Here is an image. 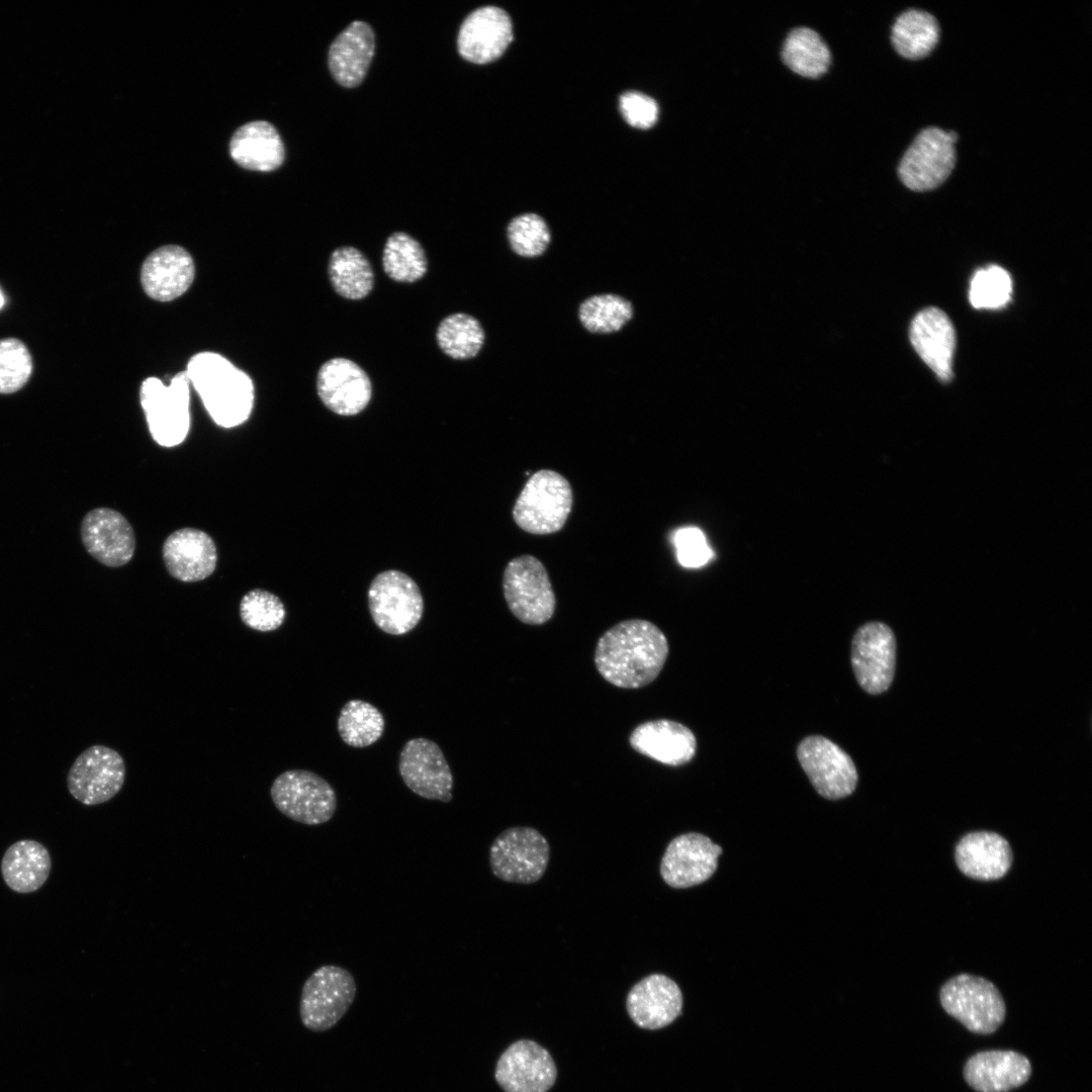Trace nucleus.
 <instances>
[{
    "label": "nucleus",
    "instance_id": "obj_26",
    "mask_svg": "<svg viewBox=\"0 0 1092 1092\" xmlns=\"http://www.w3.org/2000/svg\"><path fill=\"white\" fill-rule=\"evenodd\" d=\"M631 747L666 765H682L696 753L694 733L685 725L666 719L644 722L629 737Z\"/></svg>",
    "mask_w": 1092,
    "mask_h": 1092
},
{
    "label": "nucleus",
    "instance_id": "obj_36",
    "mask_svg": "<svg viewBox=\"0 0 1092 1092\" xmlns=\"http://www.w3.org/2000/svg\"><path fill=\"white\" fill-rule=\"evenodd\" d=\"M385 721L382 713L372 704L348 701L338 718L341 739L352 747L362 748L375 743L382 736Z\"/></svg>",
    "mask_w": 1092,
    "mask_h": 1092
},
{
    "label": "nucleus",
    "instance_id": "obj_12",
    "mask_svg": "<svg viewBox=\"0 0 1092 1092\" xmlns=\"http://www.w3.org/2000/svg\"><path fill=\"white\" fill-rule=\"evenodd\" d=\"M954 165V144L948 132L930 126L922 129L909 146L899 164L898 175L910 190L925 192L940 186Z\"/></svg>",
    "mask_w": 1092,
    "mask_h": 1092
},
{
    "label": "nucleus",
    "instance_id": "obj_8",
    "mask_svg": "<svg viewBox=\"0 0 1092 1092\" xmlns=\"http://www.w3.org/2000/svg\"><path fill=\"white\" fill-rule=\"evenodd\" d=\"M353 975L333 965L316 969L304 982L299 1015L302 1024L312 1031L332 1028L348 1011L356 996Z\"/></svg>",
    "mask_w": 1092,
    "mask_h": 1092
},
{
    "label": "nucleus",
    "instance_id": "obj_44",
    "mask_svg": "<svg viewBox=\"0 0 1092 1092\" xmlns=\"http://www.w3.org/2000/svg\"><path fill=\"white\" fill-rule=\"evenodd\" d=\"M3 303H4V298H3V295H2V293L0 291V308L2 307Z\"/></svg>",
    "mask_w": 1092,
    "mask_h": 1092
},
{
    "label": "nucleus",
    "instance_id": "obj_19",
    "mask_svg": "<svg viewBox=\"0 0 1092 1092\" xmlns=\"http://www.w3.org/2000/svg\"><path fill=\"white\" fill-rule=\"evenodd\" d=\"M316 391L331 412L351 417L361 413L370 402L372 384L368 374L357 363L337 357L320 367Z\"/></svg>",
    "mask_w": 1092,
    "mask_h": 1092
},
{
    "label": "nucleus",
    "instance_id": "obj_22",
    "mask_svg": "<svg viewBox=\"0 0 1092 1092\" xmlns=\"http://www.w3.org/2000/svg\"><path fill=\"white\" fill-rule=\"evenodd\" d=\"M166 569L183 582L200 581L210 576L217 563L213 539L196 528H181L172 532L162 547Z\"/></svg>",
    "mask_w": 1092,
    "mask_h": 1092
},
{
    "label": "nucleus",
    "instance_id": "obj_43",
    "mask_svg": "<svg viewBox=\"0 0 1092 1092\" xmlns=\"http://www.w3.org/2000/svg\"><path fill=\"white\" fill-rule=\"evenodd\" d=\"M620 109L626 121L638 128L651 127L658 116L655 100L639 92L623 94L620 97Z\"/></svg>",
    "mask_w": 1092,
    "mask_h": 1092
},
{
    "label": "nucleus",
    "instance_id": "obj_35",
    "mask_svg": "<svg viewBox=\"0 0 1092 1092\" xmlns=\"http://www.w3.org/2000/svg\"><path fill=\"white\" fill-rule=\"evenodd\" d=\"M439 348L450 358L467 360L474 358L483 347L485 334L474 316L457 312L444 317L436 332Z\"/></svg>",
    "mask_w": 1092,
    "mask_h": 1092
},
{
    "label": "nucleus",
    "instance_id": "obj_23",
    "mask_svg": "<svg viewBox=\"0 0 1092 1092\" xmlns=\"http://www.w3.org/2000/svg\"><path fill=\"white\" fill-rule=\"evenodd\" d=\"M1031 1072L1028 1058L1010 1050L978 1052L963 1068L966 1083L976 1092H1009L1025 1084Z\"/></svg>",
    "mask_w": 1092,
    "mask_h": 1092
},
{
    "label": "nucleus",
    "instance_id": "obj_15",
    "mask_svg": "<svg viewBox=\"0 0 1092 1092\" xmlns=\"http://www.w3.org/2000/svg\"><path fill=\"white\" fill-rule=\"evenodd\" d=\"M896 663V640L892 630L880 622L862 625L851 643V665L859 686L878 695L892 684Z\"/></svg>",
    "mask_w": 1092,
    "mask_h": 1092
},
{
    "label": "nucleus",
    "instance_id": "obj_41",
    "mask_svg": "<svg viewBox=\"0 0 1092 1092\" xmlns=\"http://www.w3.org/2000/svg\"><path fill=\"white\" fill-rule=\"evenodd\" d=\"M507 234L512 250L524 258L541 256L551 240L547 223L535 213H525L513 218Z\"/></svg>",
    "mask_w": 1092,
    "mask_h": 1092
},
{
    "label": "nucleus",
    "instance_id": "obj_32",
    "mask_svg": "<svg viewBox=\"0 0 1092 1092\" xmlns=\"http://www.w3.org/2000/svg\"><path fill=\"white\" fill-rule=\"evenodd\" d=\"M939 25L930 13L919 9L902 12L892 26L891 40L903 58L919 60L928 56L939 39Z\"/></svg>",
    "mask_w": 1092,
    "mask_h": 1092
},
{
    "label": "nucleus",
    "instance_id": "obj_21",
    "mask_svg": "<svg viewBox=\"0 0 1092 1092\" xmlns=\"http://www.w3.org/2000/svg\"><path fill=\"white\" fill-rule=\"evenodd\" d=\"M626 1009L631 1020L640 1028L660 1029L681 1014L682 994L669 977L651 974L630 989Z\"/></svg>",
    "mask_w": 1092,
    "mask_h": 1092
},
{
    "label": "nucleus",
    "instance_id": "obj_33",
    "mask_svg": "<svg viewBox=\"0 0 1092 1092\" xmlns=\"http://www.w3.org/2000/svg\"><path fill=\"white\" fill-rule=\"evenodd\" d=\"M782 59L793 72L807 78H818L828 70L831 54L815 30L798 27L787 36Z\"/></svg>",
    "mask_w": 1092,
    "mask_h": 1092
},
{
    "label": "nucleus",
    "instance_id": "obj_20",
    "mask_svg": "<svg viewBox=\"0 0 1092 1092\" xmlns=\"http://www.w3.org/2000/svg\"><path fill=\"white\" fill-rule=\"evenodd\" d=\"M512 40L508 13L495 6H484L471 12L461 24L457 48L463 59L486 64L498 59Z\"/></svg>",
    "mask_w": 1092,
    "mask_h": 1092
},
{
    "label": "nucleus",
    "instance_id": "obj_4",
    "mask_svg": "<svg viewBox=\"0 0 1092 1092\" xmlns=\"http://www.w3.org/2000/svg\"><path fill=\"white\" fill-rule=\"evenodd\" d=\"M939 1001L944 1011L969 1031L988 1035L999 1029L1006 1015L1004 999L987 979L959 974L940 988Z\"/></svg>",
    "mask_w": 1092,
    "mask_h": 1092
},
{
    "label": "nucleus",
    "instance_id": "obj_40",
    "mask_svg": "<svg viewBox=\"0 0 1092 1092\" xmlns=\"http://www.w3.org/2000/svg\"><path fill=\"white\" fill-rule=\"evenodd\" d=\"M33 370L32 357L23 342L16 338L0 340V394L20 390Z\"/></svg>",
    "mask_w": 1092,
    "mask_h": 1092
},
{
    "label": "nucleus",
    "instance_id": "obj_34",
    "mask_svg": "<svg viewBox=\"0 0 1092 1092\" xmlns=\"http://www.w3.org/2000/svg\"><path fill=\"white\" fill-rule=\"evenodd\" d=\"M382 268L393 281L413 283L427 273L428 260L421 243L406 233L396 232L385 242Z\"/></svg>",
    "mask_w": 1092,
    "mask_h": 1092
},
{
    "label": "nucleus",
    "instance_id": "obj_31",
    "mask_svg": "<svg viewBox=\"0 0 1092 1092\" xmlns=\"http://www.w3.org/2000/svg\"><path fill=\"white\" fill-rule=\"evenodd\" d=\"M328 273L334 290L346 299H363L373 289L372 266L366 256L354 247L343 246L334 250Z\"/></svg>",
    "mask_w": 1092,
    "mask_h": 1092
},
{
    "label": "nucleus",
    "instance_id": "obj_3",
    "mask_svg": "<svg viewBox=\"0 0 1092 1092\" xmlns=\"http://www.w3.org/2000/svg\"><path fill=\"white\" fill-rule=\"evenodd\" d=\"M572 504L569 481L554 470L541 469L525 483L513 508V518L528 533L552 534L563 528Z\"/></svg>",
    "mask_w": 1092,
    "mask_h": 1092
},
{
    "label": "nucleus",
    "instance_id": "obj_17",
    "mask_svg": "<svg viewBox=\"0 0 1092 1092\" xmlns=\"http://www.w3.org/2000/svg\"><path fill=\"white\" fill-rule=\"evenodd\" d=\"M80 534L86 551L105 566H122L134 554V531L116 510L101 507L89 511L81 521Z\"/></svg>",
    "mask_w": 1092,
    "mask_h": 1092
},
{
    "label": "nucleus",
    "instance_id": "obj_30",
    "mask_svg": "<svg viewBox=\"0 0 1092 1092\" xmlns=\"http://www.w3.org/2000/svg\"><path fill=\"white\" fill-rule=\"evenodd\" d=\"M0 867L5 884L16 893L26 894L38 890L47 882L52 859L41 843L23 839L6 849Z\"/></svg>",
    "mask_w": 1092,
    "mask_h": 1092
},
{
    "label": "nucleus",
    "instance_id": "obj_10",
    "mask_svg": "<svg viewBox=\"0 0 1092 1092\" xmlns=\"http://www.w3.org/2000/svg\"><path fill=\"white\" fill-rule=\"evenodd\" d=\"M549 856L548 841L538 830L526 826L510 827L492 841L489 864L499 880L527 885L542 878Z\"/></svg>",
    "mask_w": 1092,
    "mask_h": 1092
},
{
    "label": "nucleus",
    "instance_id": "obj_29",
    "mask_svg": "<svg viewBox=\"0 0 1092 1092\" xmlns=\"http://www.w3.org/2000/svg\"><path fill=\"white\" fill-rule=\"evenodd\" d=\"M230 153L241 167L261 172L277 169L284 161V146L276 128L264 120L239 127L230 142Z\"/></svg>",
    "mask_w": 1092,
    "mask_h": 1092
},
{
    "label": "nucleus",
    "instance_id": "obj_38",
    "mask_svg": "<svg viewBox=\"0 0 1092 1092\" xmlns=\"http://www.w3.org/2000/svg\"><path fill=\"white\" fill-rule=\"evenodd\" d=\"M239 613L244 625L259 632L277 630L286 617L285 606L280 598L262 588L251 589L243 596Z\"/></svg>",
    "mask_w": 1092,
    "mask_h": 1092
},
{
    "label": "nucleus",
    "instance_id": "obj_24",
    "mask_svg": "<svg viewBox=\"0 0 1092 1092\" xmlns=\"http://www.w3.org/2000/svg\"><path fill=\"white\" fill-rule=\"evenodd\" d=\"M195 274L191 255L181 246L166 245L144 261L141 282L146 294L158 301H170L188 290Z\"/></svg>",
    "mask_w": 1092,
    "mask_h": 1092
},
{
    "label": "nucleus",
    "instance_id": "obj_11",
    "mask_svg": "<svg viewBox=\"0 0 1092 1092\" xmlns=\"http://www.w3.org/2000/svg\"><path fill=\"white\" fill-rule=\"evenodd\" d=\"M126 774L119 752L102 744L83 750L67 774L71 796L83 805L94 806L111 800L121 790Z\"/></svg>",
    "mask_w": 1092,
    "mask_h": 1092
},
{
    "label": "nucleus",
    "instance_id": "obj_1",
    "mask_svg": "<svg viewBox=\"0 0 1092 1092\" xmlns=\"http://www.w3.org/2000/svg\"><path fill=\"white\" fill-rule=\"evenodd\" d=\"M667 655L663 632L649 621L632 619L614 625L600 637L595 664L613 686L639 689L658 676Z\"/></svg>",
    "mask_w": 1092,
    "mask_h": 1092
},
{
    "label": "nucleus",
    "instance_id": "obj_42",
    "mask_svg": "<svg viewBox=\"0 0 1092 1092\" xmlns=\"http://www.w3.org/2000/svg\"><path fill=\"white\" fill-rule=\"evenodd\" d=\"M673 543L678 562L685 567H700L712 556L704 533L696 527H685L676 531Z\"/></svg>",
    "mask_w": 1092,
    "mask_h": 1092
},
{
    "label": "nucleus",
    "instance_id": "obj_7",
    "mask_svg": "<svg viewBox=\"0 0 1092 1092\" xmlns=\"http://www.w3.org/2000/svg\"><path fill=\"white\" fill-rule=\"evenodd\" d=\"M368 608L375 625L390 635H403L421 621L424 600L406 573L389 569L378 573L368 589Z\"/></svg>",
    "mask_w": 1092,
    "mask_h": 1092
},
{
    "label": "nucleus",
    "instance_id": "obj_14",
    "mask_svg": "<svg viewBox=\"0 0 1092 1092\" xmlns=\"http://www.w3.org/2000/svg\"><path fill=\"white\" fill-rule=\"evenodd\" d=\"M399 775L416 795L449 803L453 799V776L440 746L424 737L404 743L398 761Z\"/></svg>",
    "mask_w": 1092,
    "mask_h": 1092
},
{
    "label": "nucleus",
    "instance_id": "obj_13",
    "mask_svg": "<svg viewBox=\"0 0 1092 1092\" xmlns=\"http://www.w3.org/2000/svg\"><path fill=\"white\" fill-rule=\"evenodd\" d=\"M797 756L822 797L837 800L855 790L856 767L851 757L831 740L820 735L806 737L798 746Z\"/></svg>",
    "mask_w": 1092,
    "mask_h": 1092
},
{
    "label": "nucleus",
    "instance_id": "obj_6",
    "mask_svg": "<svg viewBox=\"0 0 1092 1092\" xmlns=\"http://www.w3.org/2000/svg\"><path fill=\"white\" fill-rule=\"evenodd\" d=\"M503 588L510 611L521 622L542 625L552 618L556 598L538 558L528 554L513 558L504 571Z\"/></svg>",
    "mask_w": 1092,
    "mask_h": 1092
},
{
    "label": "nucleus",
    "instance_id": "obj_9",
    "mask_svg": "<svg viewBox=\"0 0 1092 1092\" xmlns=\"http://www.w3.org/2000/svg\"><path fill=\"white\" fill-rule=\"evenodd\" d=\"M270 797L286 817L305 825L328 822L337 809L333 787L321 776L306 769H288L272 783Z\"/></svg>",
    "mask_w": 1092,
    "mask_h": 1092
},
{
    "label": "nucleus",
    "instance_id": "obj_16",
    "mask_svg": "<svg viewBox=\"0 0 1092 1092\" xmlns=\"http://www.w3.org/2000/svg\"><path fill=\"white\" fill-rule=\"evenodd\" d=\"M557 1068L550 1053L531 1039L510 1044L497 1060L494 1079L505 1092H547Z\"/></svg>",
    "mask_w": 1092,
    "mask_h": 1092
},
{
    "label": "nucleus",
    "instance_id": "obj_5",
    "mask_svg": "<svg viewBox=\"0 0 1092 1092\" xmlns=\"http://www.w3.org/2000/svg\"><path fill=\"white\" fill-rule=\"evenodd\" d=\"M190 382L185 371L166 385L157 377L145 379L140 401L153 440L162 447H175L190 430Z\"/></svg>",
    "mask_w": 1092,
    "mask_h": 1092
},
{
    "label": "nucleus",
    "instance_id": "obj_2",
    "mask_svg": "<svg viewBox=\"0 0 1092 1092\" xmlns=\"http://www.w3.org/2000/svg\"><path fill=\"white\" fill-rule=\"evenodd\" d=\"M185 372L216 425L231 429L250 418L255 398L253 381L226 358L214 352L197 353Z\"/></svg>",
    "mask_w": 1092,
    "mask_h": 1092
},
{
    "label": "nucleus",
    "instance_id": "obj_18",
    "mask_svg": "<svg viewBox=\"0 0 1092 1092\" xmlns=\"http://www.w3.org/2000/svg\"><path fill=\"white\" fill-rule=\"evenodd\" d=\"M722 848L700 833L674 837L661 858L660 875L675 889L690 888L707 881L717 869Z\"/></svg>",
    "mask_w": 1092,
    "mask_h": 1092
},
{
    "label": "nucleus",
    "instance_id": "obj_39",
    "mask_svg": "<svg viewBox=\"0 0 1092 1092\" xmlns=\"http://www.w3.org/2000/svg\"><path fill=\"white\" fill-rule=\"evenodd\" d=\"M1011 293L1012 280L1009 273L1000 266L990 265L974 274L969 299L975 308L996 309L1010 300Z\"/></svg>",
    "mask_w": 1092,
    "mask_h": 1092
},
{
    "label": "nucleus",
    "instance_id": "obj_28",
    "mask_svg": "<svg viewBox=\"0 0 1092 1092\" xmlns=\"http://www.w3.org/2000/svg\"><path fill=\"white\" fill-rule=\"evenodd\" d=\"M375 38L371 27L363 21H353L333 41L329 51V68L334 79L344 87L362 82L374 55Z\"/></svg>",
    "mask_w": 1092,
    "mask_h": 1092
},
{
    "label": "nucleus",
    "instance_id": "obj_37",
    "mask_svg": "<svg viewBox=\"0 0 1092 1092\" xmlns=\"http://www.w3.org/2000/svg\"><path fill=\"white\" fill-rule=\"evenodd\" d=\"M633 316L632 303L617 294H597L578 308V318L585 330L595 334L620 331Z\"/></svg>",
    "mask_w": 1092,
    "mask_h": 1092
},
{
    "label": "nucleus",
    "instance_id": "obj_27",
    "mask_svg": "<svg viewBox=\"0 0 1092 1092\" xmlns=\"http://www.w3.org/2000/svg\"><path fill=\"white\" fill-rule=\"evenodd\" d=\"M960 871L975 880L994 881L1004 877L1011 868L1012 850L1009 842L991 831H975L963 836L954 849Z\"/></svg>",
    "mask_w": 1092,
    "mask_h": 1092
},
{
    "label": "nucleus",
    "instance_id": "obj_25",
    "mask_svg": "<svg viewBox=\"0 0 1092 1092\" xmlns=\"http://www.w3.org/2000/svg\"><path fill=\"white\" fill-rule=\"evenodd\" d=\"M911 344L927 366L944 382L952 378L956 332L949 317L939 308L927 307L913 318Z\"/></svg>",
    "mask_w": 1092,
    "mask_h": 1092
}]
</instances>
